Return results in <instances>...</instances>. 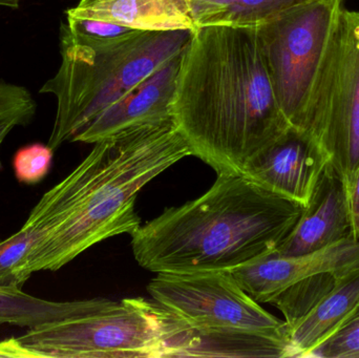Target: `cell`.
<instances>
[{"mask_svg":"<svg viewBox=\"0 0 359 358\" xmlns=\"http://www.w3.org/2000/svg\"><path fill=\"white\" fill-rule=\"evenodd\" d=\"M172 111L191 156L217 176L242 174L291 126L257 27H198L182 54Z\"/></svg>","mask_w":359,"mask_h":358,"instance_id":"cell-1","label":"cell"},{"mask_svg":"<svg viewBox=\"0 0 359 358\" xmlns=\"http://www.w3.org/2000/svg\"><path fill=\"white\" fill-rule=\"evenodd\" d=\"M303 210L242 174H219L198 199L141 225L133 252L157 275L230 271L273 252Z\"/></svg>","mask_w":359,"mask_h":358,"instance_id":"cell-2","label":"cell"},{"mask_svg":"<svg viewBox=\"0 0 359 358\" xmlns=\"http://www.w3.org/2000/svg\"><path fill=\"white\" fill-rule=\"evenodd\" d=\"M191 156L175 120L141 126L95 143L67 174L71 204L62 222L32 252L19 273L25 286L38 271H57L96 244L141 226L139 193Z\"/></svg>","mask_w":359,"mask_h":358,"instance_id":"cell-3","label":"cell"},{"mask_svg":"<svg viewBox=\"0 0 359 358\" xmlns=\"http://www.w3.org/2000/svg\"><path fill=\"white\" fill-rule=\"evenodd\" d=\"M194 32H140L107 46L74 40L61 29V64L40 88L57 99L56 117L48 146L55 151L72 142L99 113L181 54Z\"/></svg>","mask_w":359,"mask_h":358,"instance_id":"cell-4","label":"cell"},{"mask_svg":"<svg viewBox=\"0 0 359 358\" xmlns=\"http://www.w3.org/2000/svg\"><path fill=\"white\" fill-rule=\"evenodd\" d=\"M160 350L156 305L142 298L80 301L69 317L0 342V357L160 358Z\"/></svg>","mask_w":359,"mask_h":358,"instance_id":"cell-5","label":"cell"},{"mask_svg":"<svg viewBox=\"0 0 359 358\" xmlns=\"http://www.w3.org/2000/svg\"><path fill=\"white\" fill-rule=\"evenodd\" d=\"M344 0H311L257 27L278 105L305 130L312 92Z\"/></svg>","mask_w":359,"mask_h":358,"instance_id":"cell-6","label":"cell"},{"mask_svg":"<svg viewBox=\"0 0 359 358\" xmlns=\"http://www.w3.org/2000/svg\"><path fill=\"white\" fill-rule=\"evenodd\" d=\"M305 130L347 184L359 166V12L344 8L312 92Z\"/></svg>","mask_w":359,"mask_h":358,"instance_id":"cell-7","label":"cell"},{"mask_svg":"<svg viewBox=\"0 0 359 358\" xmlns=\"http://www.w3.org/2000/svg\"><path fill=\"white\" fill-rule=\"evenodd\" d=\"M147 291L156 304L194 327L236 328L290 338L286 322L262 308L229 271L158 273Z\"/></svg>","mask_w":359,"mask_h":358,"instance_id":"cell-8","label":"cell"},{"mask_svg":"<svg viewBox=\"0 0 359 358\" xmlns=\"http://www.w3.org/2000/svg\"><path fill=\"white\" fill-rule=\"evenodd\" d=\"M329 163L310 132L290 126L251 160L242 176L305 207Z\"/></svg>","mask_w":359,"mask_h":358,"instance_id":"cell-9","label":"cell"},{"mask_svg":"<svg viewBox=\"0 0 359 358\" xmlns=\"http://www.w3.org/2000/svg\"><path fill=\"white\" fill-rule=\"evenodd\" d=\"M155 305L161 326L160 357H291L290 338L286 336L236 328L194 327Z\"/></svg>","mask_w":359,"mask_h":358,"instance_id":"cell-10","label":"cell"},{"mask_svg":"<svg viewBox=\"0 0 359 358\" xmlns=\"http://www.w3.org/2000/svg\"><path fill=\"white\" fill-rule=\"evenodd\" d=\"M359 266V241L348 237L339 243L301 256L266 254L229 271L255 302L270 304L297 282L323 273H343Z\"/></svg>","mask_w":359,"mask_h":358,"instance_id":"cell-11","label":"cell"},{"mask_svg":"<svg viewBox=\"0 0 359 358\" xmlns=\"http://www.w3.org/2000/svg\"><path fill=\"white\" fill-rule=\"evenodd\" d=\"M183 52L99 113L72 142L95 144L126 130L174 119L172 105Z\"/></svg>","mask_w":359,"mask_h":358,"instance_id":"cell-12","label":"cell"},{"mask_svg":"<svg viewBox=\"0 0 359 358\" xmlns=\"http://www.w3.org/2000/svg\"><path fill=\"white\" fill-rule=\"evenodd\" d=\"M350 231L345 183L329 163L297 224L273 254H309L348 239Z\"/></svg>","mask_w":359,"mask_h":358,"instance_id":"cell-13","label":"cell"},{"mask_svg":"<svg viewBox=\"0 0 359 358\" xmlns=\"http://www.w3.org/2000/svg\"><path fill=\"white\" fill-rule=\"evenodd\" d=\"M67 16L94 19L143 32L196 27L189 0H80Z\"/></svg>","mask_w":359,"mask_h":358,"instance_id":"cell-14","label":"cell"},{"mask_svg":"<svg viewBox=\"0 0 359 358\" xmlns=\"http://www.w3.org/2000/svg\"><path fill=\"white\" fill-rule=\"evenodd\" d=\"M65 179L42 195L17 233L0 240V287L22 290L19 273L23 264L69 212L71 195Z\"/></svg>","mask_w":359,"mask_h":358,"instance_id":"cell-15","label":"cell"},{"mask_svg":"<svg viewBox=\"0 0 359 358\" xmlns=\"http://www.w3.org/2000/svg\"><path fill=\"white\" fill-rule=\"evenodd\" d=\"M359 303V266L341 275L335 287L290 330L291 357H307Z\"/></svg>","mask_w":359,"mask_h":358,"instance_id":"cell-16","label":"cell"},{"mask_svg":"<svg viewBox=\"0 0 359 358\" xmlns=\"http://www.w3.org/2000/svg\"><path fill=\"white\" fill-rule=\"evenodd\" d=\"M196 27H257L311 0H189Z\"/></svg>","mask_w":359,"mask_h":358,"instance_id":"cell-17","label":"cell"},{"mask_svg":"<svg viewBox=\"0 0 359 358\" xmlns=\"http://www.w3.org/2000/svg\"><path fill=\"white\" fill-rule=\"evenodd\" d=\"M79 305L80 301L53 302L29 296L22 290L0 287V325L33 329L69 317Z\"/></svg>","mask_w":359,"mask_h":358,"instance_id":"cell-18","label":"cell"},{"mask_svg":"<svg viewBox=\"0 0 359 358\" xmlns=\"http://www.w3.org/2000/svg\"><path fill=\"white\" fill-rule=\"evenodd\" d=\"M347 271L310 275L289 286L272 300L270 304L276 306L284 315L289 333L293 327L316 308L323 298L335 287L341 275Z\"/></svg>","mask_w":359,"mask_h":358,"instance_id":"cell-19","label":"cell"},{"mask_svg":"<svg viewBox=\"0 0 359 358\" xmlns=\"http://www.w3.org/2000/svg\"><path fill=\"white\" fill-rule=\"evenodd\" d=\"M61 29L76 41L92 46H113L143 32L105 21L69 16Z\"/></svg>","mask_w":359,"mask_h":358,"instance_id":"cell-20","label":"cell"},{"mask_svg":"<svg viewBox=\"0 0 359 358\" xmlns=\"http://www.w3.org/2000/svg\"><path fill=\"white\" fill-rule=\"evenodd\" d=\"M307 357L359 358V303L330 336L310 351Z\"/></svg>","mask_w":359,"mask_h":358,"instance_id":"cell-21","label":"cell"},{"mask_svg":"<svg viewBox=\"0 0 359 358\" xmlns=\"http://www.w3.org/2000/svg\"><path fill=\"white\" fill-rule=\"evenodd\" d=\"M54 151L48 145L34 143L21 147L13 158V170L21 184L37 185L52 167Z\"/></svg>","mask_w":359,"mask_h":358,"instance_id":"cell-22","label":"cell"},{"mask_svg":"<svg viewBox=\"0 0 359 358\" xmlns=\"http://www.w3.org/2000/svg\"><path fill=\"white\" fill-rule=\"evenodd\" d=\"M35 113V101L27 88L0 82V122L15 119L25 126Z\"/></svg>","mask_w":359,"mask_h":358,"instance_id":"cell-23","label":"cell"},{"mask_svg":"<svg viewBox=\"0 0 359 358\" xmlns=\"http://www.w3.org/2000/svg\"><path fill=\"white\" fill-rule=\"evenodd\" d=\"M345 186L351 225L350 237L359 241V166Z\"/></svg>","mask_w":359,"mask_h":358,"instance_id":"cell-24","label":"cell"},{"mask_svg":"<svg viewBox=\"0 0 359 358\" xmlns=\"http://www.w3.org/2000/svg\"><path fill=\"white\" fill-rule=\"evenodd\" d=\"M18 125H21L20 122L15 119L6 120V121L0 122V146H1L2 142H4L6 136L10 134L11 130ZM1 170L2 164L1 161H0V170Z\"/></svg>","mask_w":359,"mask_h":358,"instance_id":"cell-25","label":"cell"},{"mask_svg":"<svg viewBox=\"0 0 359 358\" xmlns=\"http://www.w3.org/2000/svg\"><path fill=\"white\" fill-rule=\"evenodd\" d=\"M19 0H0V8H17Z\"/></svg>","mask_w":359,"mask_h":358,"instance_id":"cell-26","label":"cell"}]
</instances>
